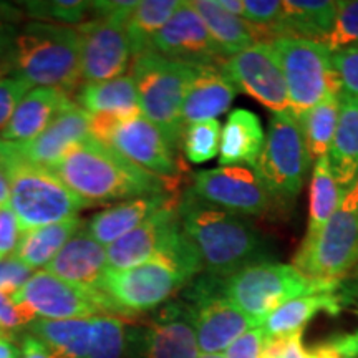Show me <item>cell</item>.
Segmentation results:
<instances>
[{
    "mask_svg": "<svg viewBox=\"0 0 358 358\" xmlns=\"http://www.w3.org/2000/svg\"><path fill=\"white\" fill-rule=\"evenodd\" d=\"M178 213L208 275L227 279L245 267L268 262L266 237L248 217L206 204L189 191L179 201Z\"/></svg>",
    "mask_w": 358,
    "mask_h": 358,
    "instance_id": "1",
    "label": "cell"
},
{
    "mask_svg": "<svg viewBox=\"0 0 358 358\" xmlns=\"http://www.w3.org/2000/svg\"><path fill=\"white\" fill-rule=\"evenodd\" d=\"M50 171L57 174L85 204L174 194L176 179L146 171L108 145L92 138L78 143Z\"/></svg>",
    "mask_w": 358,
    "mask_h": 358,
    "instance_id": "2",
    "label": "cell"
},
{
    "mask_svg": "<svg viewBox=\"0 0 358 358\" xmlns=\"http://www.w3.org/2000/svg\"><path fill=\"white\" fill-rule=\"evenodd\" d=\"M13 77L69 93L82 80V34L70 25L27 22L7 52Z\"/></svg>",
    "mask_w": 358,
    "mask_h": 358,
    "instance_id": "3",
    "label": "cell"
},
{
    "mask_svg": "<svg viewBox=\"0 0 358 358\" xmlns=\"http://www.w3.org/2000/svg\"><path fill=\"white\" fill-rule=\"evenodd\" d=\"M201 271L198 250L186 237L173 252L124 271L108 268L100 289L124 317L163 306Z\"/></svg>",
    "mask_w": 358,
    "mask_h": 358,
    "instance_id": "4",
    "label": "cell"
},
{
    "mask_svg": "<svg viewBox=\"0 0 358 358\" xmlns=\"http://www.w3.org/2000/svg\"><path fill=\"white\" fill-rule=\"evenodd\" d=\"M0 166L10 187V208L19 222L20 234L50 224L77 217L87 204L50 169L37 166L12 143L0 140Z\"/></svg>",
    "mask_w": 358,
    "mask_h": 358,
    "instance_id": "5",
    "label": "cell"
},
{
    "mask_svg": "<svg viewBox=\"0 0 358 358\" xmlns=\"http://www.w3.org/2000/svg\"><path fill=\"white\" fill-rule=\"evenodd\" d=\"M340 280H320L303 275L290 264L261 262L221 279L219 289L231 303L259 325L285 302L308 294L338 290Z\"/></svg>",
    "mask_w": 358,
    "mask_h": 358,
    "instance_id": "6",
    "label": "cell"
},
{
    "mask_svg": "<svg viewBox=\"0 0 358 358\" xmlns=\"http://www.w3.org/2000/svg\"><path fill=\"white\" fill-rule=\"evenodd\" d=\"M194 75V66L169 60L148 50L133 58V73L141 115L150 120L174 150L185 134L182 101Z\"/></svg>",
    "mask_w": 358,
    "mask_h": 358,
    "instance_id": "7",
    "label": "cell"
},
{
    "mask_svg": "<svg viewBox=\"0 0 358 358\" xmlns=\"http://www.w3.org/2000/svg\"><path fill=\"white\" fill-rule=\"evenodd\" d=\"M292 266L310 279L342 280L358 267V181L315 236L306 237Z\"/></svg>",
    "mask_w": 358,
    "mask_h": 358,
    "instance_id": "8",
    "label": "cell"
},
{
    "mask_svg": "<svg viewBox=\"0 0 358 358\" xmlns=\"http://www.w3.org/2000/svg\"><path fill=\"white\" fill-rule=\"evenodd\" d=\"M306 140L292 113H272L262 153L254 166L275 206H290L301 194L310 168Z\"/></svg>",
    "mask_w": 358,
    "mask_h": 358,
    "instance_id": "9",
    "label": "cell"
},
{
    "mask_svg": "<svg viewBox=\"0 0 358 358\" xmlns=\"http://www.w3.org/2000/svg\"><path fill=\"white\" fill-rule=\"evenodd\" d=\"M287 85L290 111L295 118L315 106L329 92H342L332 52L324 43L306 38L271 42Z\"/></svg>",
    "mask_w": 358,
    "mask_h": 358,
    "instance_id": "10",
    "label": "cell"
},
{
    "mask_svg": "<svg viewBox=\"0 0 358 358\" xmlns=\"http://www.w3.org/2000/svg\"><path fill=\"white\" fill-rule=\"evenodd\" d=\"M17 306L32 313L34 319L69 320L96 315L122 317L115 303L101 289H88L38 271L19 292L12 295Z\"/></svg>",
    "mask_w": 358,
    "mask_h": 358,
    "instance_id": "11",
    "label": "cell"
},
{
    "mask_svg": "<svg viewBox=\"0 0 358 358\" xmlns=\"http://www.w3.org/2000/svg\"><path fill=\"white\" fill-rule=\"evenodd\" d=\"M189 192L206 204L244 217L264 216L275 206L254 168L199 169L192 174Z\"/></svg>",
    "mask_w": 358,
    "mask_h": 358,
    "instance_id": "12",
    "label": "cell"
},
{
    "mask_svg": "<svg viewBox=\"0 0 358 358\" xmlns=\"http://www.w3.org/2000/svg\"><path fill=\"white\" fill-rule=\"evenodd\" d=\"M219 282L221 279L211 275L198 282L194 294L191 295L192 302L187 303L192 313L199 352L206 355L226 352L241 335L261 327L224 297Z\"/></svg>",
    "mask_w": 358,
    "mask_h": 358,
    "instance_id": "13",
    "label": "cell"
},
{
    "mask_svg": "<svg viewBox=\"0 0 358 358\" xmlns=\"http://www.w3.org/2000/svg\"><path fill=\"white\" fill-rule=\"evenodd\" d=\"M236 85L237 92L248 93L272 113L290 111L287 85L271 42H257L219 65Z\"/></svg>",
    "mask_w": 358,
    "mask_h": 358,
    "instance_id": "14",
    "label": "cell"
},
{
    "mask_svg": "<svg viewBox=\"0 0 358 358\" xmlns=\"http://www.w3.org/2000/svg\"><path fill=\"white\" fill-rule=\"evenodd\" d=\"M178 204L176 198L171 199L140 226L108 245V268L124 271L151 261L161 254L173 252L186 239L179 221Z\"/></svg>",
    "mask_w": 358,
    "mask_h": 358,
    "instance_id": "15",
    "label": "cell"
},
{
    "mask_svg": "<svg viewBox=\"0 0 358 358\" xmlns=\"http://www.w3.org/2000/svg\"><path fill=\"white\" fill-rule=\"evenodd\" d=\"M150 50L192 66L221 65L226 60L191 2H181L153 38Z\"/></svg>",
    "mask_w": 358,
    "mask_h": 358,
    "instance_id": "16",
    "label": "cell"
},
{
    "mask_svg": "<svg viewBox=\"0 0 358 358\" xmlns=\"http://www.w3.org/2000/svg\"><path fill=\"white\" fill-rule=\"evenodd\" d=\"M82 34V80L108 82L123 77L133 52L122 22L96 19L78 27Z\"/></svg>",
    "mask_w": 358,
    "mask_h": 358,
    "instance_id": "17",
    "label": "cell"
},
{
    "mask_svg": "<svg viewBox=\"0 0 358 358\" xmlns=\"http://www.w3.org/2000/svg\"><path fill=\"white\" fill-rule=\"evenodd\" d=\"M110 146L133 164L164 179H176L181 163L164 134L143 115L122 123Z\"/></svg>",
    "mask_w": 358,
    "mask_h": 358,
    "instance_id": "18",
    "label": "cell"
},
{
    "mask_svg": "<svg viewBox=\"0 0 358 358\" xmlns=\"http://www.w3.org/2000/svg\"><path fill=\"white\" fill-rule=\"evenodd\" d=\"M192 313L187 303H171L148 325L141 358H198Z\"/></svg>",
    "mask_w": 358,
    "mask_h": 358,
    "instance_id": "19",
    "label": "cell"
},
{
    "mask_svg": "<svg viewBox=\"0 0 358 358\" xmlns=\"http://www.w3.org/2000/svg\"><path fill=\"white\" fill-rule=\"evenodd\" d=\"M90 113L85 111L77 101L66 108L50 127L37 138L24 145H13L22 158L37 166L52 169L58 161L78 143L90 138Z\"/></svg>",
    "mask_w": 358,
    "mask_h": 358,
    "instance_id": "20",
    "label": "cell"
},
{
    "mask_svg": "<svg viewBox=\"0 0 358 358\" xmlns=\"http://www.w3.org/2000/svg\"><path fill=\"white\" fill-rule=\"evenodd\" d=\"M43 271L70 284L100 289L103 277L108 271L106 249L96 243L87 229H80Z\"/></svg>",
    "mask_w": 358,
    "mask_h": 358,
    "instance_id": "21",
    "label": "cell"
},
{
    "mask_svg": "<svg viewBox=\"0 0 358 358\" xmlns=\"http://www.w3.org/2000/svg\"><path fill=\"white\" fill-rule=\"evenodd\" d=\"M236 95V85L224 73L221 66H194V75L182 101V123L187 127L206 120H216V116L226 113L231 108Z\"/></svg>",
    "mask_w": 358,
    "mask_h": 358,
    "instance_id": "22",
    "label": "cell"
},
{
    "mask_svg": "<svg viewBox=\"0 0 358 358\" xmlns=\"http://www.w3.org/2000/svg\"><path fill=\"white\" fill-rule=\"evenodd\" d=\"M69 93L53 88H35L19 103L0 140L24 145L42 134L66 108L73 105Z\"/></svg>",
    "mask_w": 358,
    "mask_h": 358,
    "instance_id": "23",
    "label": "cell"
},
{
    "mask_svg": "<svg viewBox=\"0 0 358 358\" xmlns=\"http://www.w3.org/2000/svg\"><path fill=\"white\" fill-rule=\"evenodd\" d=\"M266 133L259 116L245 108L232 110L221 131L219 166L254 168L262 153Z\"/></svg>",
    "mask_w": 358,
    "mask_h": 358,
    "instance_id": "24",
    "label": "cell"
},
{
    "mask_svg": "<svg viewBox=\"0 0 358 358\" xmlns=\"http://www.w3.org/2000/svg\"><path fill=\"white\" fill-rule=\"evenodd\" d=\"M329 164L343 191L358 181V96L340 93V113L337 129L330 145Z\"/></svg>",
    "mask_w": 358,
    "mask_h": 358,
    "instance_id": "25",
    "label": "cell"
},
{
    "mask_svg": "<svg viewBox=\"0 0 358 358\" xmlns=\"http://www.w3.org/2000/svg\"><path fill=\"white\" fill-rule=\"evenodd\" d=\"M171 199H174V194L143 196V198L123 201L113 208L95 214L87 224V232L96 243L108 248L120 237L140 226L143 221H146L151 214H155Z\"/></svg>",
    "mask_w": 358,
    "mask_h": 358,
    "instance_id": "26",
    "label": "cell"
},
{
    "mask_svg": "<svg viewBox=\"0 0 358 358\" xmlns=\"http://www.w3.org/2000/svg\"><path fill=\"white\" fill-rule=\"evenodd\" d=\"M338 2L335 0H287L282 2L280 38L322 42L332 30Z\"/></svg>",
    "mask_w": 358,
    "mask_h": 358,
    "instance_id": "27",
    "label": "cell"
},
{
    "mask_svg": "<svg viewBox=\"0 0 358 358\" xmlns=\"http://www.w3.org/2000/svg\"><path fill=\"white\" fill-rule=\"evenodd\" d=\"M77 105L85 111L134 118L141 115L138 90L131 75H123L108 82L85 83L77 92Z\"/></svg>",
    "mask_w": 358,
    "mask_h": 358,
    "instance_id": "28",
    "label": "cell"
},
{
    "mask_svg": "<svg viewBox=\"0 0 358 358\" xmlns=\"http://www.w3.org/2000/svg\"><path fill=\"white\" fill-rule=\"evenodd\" d=\"M343 310L342 299L337 290L332 292L308 294L294 301L285 302L284 306L275 308L261 325L266 337L275 335H289L306 329L317 313L327 312L330 315H338Z\"/></svg>",
    "mask_w": 358,
    "mask_h": 358,
    "instance_id": "29",
    "label": "cell"
},
{
    "mask_svg": "<svg viewBox=\"0 0 358 358\" xmlns=\"http://www.w3.org/2000/svg\"><path fill=\"white\" fill-rule=\"evenodd\" d=\"M93 319L95 317L69 320L35 319L29 329L50 350L53 358H87L93 337Z\"/></svg>",
    "mask_w": 358,
    "mask_h": 358,
    "instance_id": "30",
    "label": "cell"
},
{
    "mask_svg": "<svg viewBox=\"0 0 358 358\" xmlns=\"http://www.w3.org/2000/svg\"><path fill=\"white\" fill-rule=\"evenodd\" d=\"M191 6L201 15L206 29L224 58H229L257 43L256 35L248 22L224 10L217 6L216 0H194Z\"/></svg>",
    "mask_w": 358,
    "mask_h": 358,
    "instance_id": "31",
    "label": "cell"
},
{
    "mask_svg": "<svg viewBox=\"0 0 358 358\" xmlns=\"http://www.w3.org/2000/svg\"><path fill=\"white\" fill-rule=\"evenodd\" d=\"M82 222L78 217L69 221L50 224V226L38 227V229L27 231L20 234L15 252L12 254L17 261L24 266L34 268L45 267L53 257L60 252L62 248L77 234Z\"/></svg>",
    "mask_w": 358,
    "mask_h": 358,
    "instance_id": "32",
    "label": "cell"
},
{
    "mask_svg": "<svg viewBox=\"0 0 358 358\" xmlns=\"http://www.w3.org/2000/svg\"><path fill=\"white\" fill-rule=\"evenodd\" d=\"M179 6V0H143L136 3L123 24L133 57L150 50L153 38L166 25Z\"/></svg>",
    "mask_w": 358,
    "mask_h": 358,
    "instance_id": "33",
    "label": "cell"
},
{
    "mask_svg": "<svg viewBox=\"0 0 358 358\" xmlns=\"http://www.w3.org/2000/svg\"><path fill=\"white\" fill-rule=\"evenodd\" d=\"M340 93L329 92L315 106H312L310 110L297 118L308 155L315 161L329 155L335 129H337Z\"/></svg>",
    "mask_w": 358,
    "mask_h": 358,
    "instance_id": "34",
    "label": "cell"
},
{
    "mask_svg": "<svg viewBox=\"0 0 358 358\" xmlns=\"http://www.w3.org/2000/svg\"><path fill=\"white\" fill-rule=\"evenodd\" d=\"M345 191L340 187L330 169L329 158H319L313 164L310 181V208H308V226L306 237L315 236L329 222L342 203Z\"/></svg>",
    "mask_w": 358,
    "mask_h": 358,
    "instance_id": "35",
    "label": "cell"
},
{
    "mask_svg": "<svg viewBox=\"0 0 358 358\" xmlns=\"http://www.w3.org/2000/svg\"><path fill=\"white\" fill-rule=\"evenodd\" d=\"M127 348V325L122 317L96 315L87 358H123Z\"/></svg>",
    "mask_w": 358,
    "mask_h": 358,
    "instance_id": "36",
    "label": "cell"
},
{
    "mask_svg": "<svg viewBox=\"0 0 358 358\" xmlns=\"http://www.w3.org/2000/svg\"><path fill=\"white\" fill-rule=\"evenodd\" d=\"M221 124L217 120L187 124L182 134V151L192 164H203L216 158L221 145Z\"/></svg>",
    "mask_w": 358,
    "mask_h": 358,
    "instance_id": "37",
    "label": "cell"
},
{
    "mask_svg": "<svg viewBox=\"0 0 358 358\" xmlns=\"http://www.w3.org/2000/svg\"><path fill=\"white\" fill-rule=\"evenodd\" d=\"M24 6L34 20L58 25L80 24L92 12V2L85 0H40L25 2Z\"/></svg>",
    "mask_w": 358,
    "mask_h": 358,
    "instance_id": "38",
    "label": "cell"
},
{
    "mask_svg": "<svg viewBox=\"0 0 358 358\" xmlns=\"http://www.w3.org/2000/svg\"><path fill=\"white\" fill-rule=\"evenodd\" d=\"M320 43L332 53L358 47V0H340L332 30Z\"/></svg>",
    "mask_w": 358,
    "mask_h": 358,
    "instance_id": "39",
    "label": "cell"
},
{
    "mask_svg": "<svg viewBox=\"0 0 358 358\" xmlns=\"http://www.w3.org/2000/svg\"><path fill=\"white\" fill-rule=\"evenodd\" d=\"M307 355L308 358H358V329L313 343L307 347Z\"/></svg>",
    "mask_w": 358,
    "mask_h": 358,
    "instance_id": "40",
    "label": "cell"
},
{
    "mask_svg": "<svg viewBox=\"0 0 358 358\" xmlns=\"http://www.w3.org/2000/svg\"><path fill=\"white\" fill-rule=\"evenodd\" d=\"M30 92V85L17 77H0V133L7 128L19 103Z\"/></svg>",
    "mask_w": 358,
    "mask_h": 358,
    "instance_id": "41",
    "label": "cell"
},
{
    "mask_svg": "<svg viewBox=\"0 0 358 358\" xmlns=\"http://www.w3.org/2000/svg\"><path fill=\"white\" fill-rule=\"evenodd\" d=\"M332 64L343 92L358 96V47H348L334 52Z\"/></svg>",
    "mask_w": 358,
    "mask_h": 358,
    "instance_id": "42",
    "label": "cell"
},
{
    "mask_svg": "<svg viewBox=\"0 0 358 358\" xmlns=\"http://www.w3.org/2000/svg\"><path fill=\"white\" fill-rule=\"evenodd\" d=\"M32 268L27 267L13 256H8L0 261V292L12 295L24 287L32 277Z\"/></svg>",
    "mask_w": 358,
    "mask_h": 358,
    "instance_id": "43",
    "label": "cell"
},
{
    "mask_svg": "<svg viewBox=\"0 0 358 358\" xmlns=\"http://www.w3.org/2000/svg\"><path fill=\"white\" fill-rule=\"evenodd\" d=\"M264 342H266L264 329L256 327L234 340L222 355L226 358H262Z\"/></svg>",
    "mask_w": 358,
    "mask_h": 358,
    "instance_id": "44",
    "label": "cell"
},
{
    "mask_svg": "<svg viewBox=\"0 0 358 358\" xmlns=\"http://www.w3.org/2000/svg\"><path fill=\"white\" fill-rule=\"evenodd\" d=\"M35 319L24 307L17 306L10 295L0 292V332L10 334L22 327H29Z\"/></svg>",
    "mask_w": 358,
    "mask_h": 358,
    "instance_id": "45",
    "label": "cell"
},
{
    "mask_svg": "<svg viewBox=\"0 0 358 358\" xmlns=\"http://www.w3.org/2000/svg\"><path fill=\"white\" fill-rule=\"evenodd\" d=\"M20 239L19 222L10 204L0 208V261L15 252Z\"/></svg>",
    "mask_w": 358,
    "mask_h": 358,
    "instance_id": "46",
    "label": "cell"
},
{
    "mask_svg": "<svg viewBox=\"0 0 358 358\" xmlns=\"http://www.w3.org/2000/svg\"><path fill=\"white\" fill-rule=\"evenodd\" d=\"M19 19V10L12 7L10 3L0 2V55L8 52L12 38L10 37V24L13 20Z\"/></svg>",
    "mask_w": 358,
    "mask_h": 358,
    "instance_id": "47",
    "label": "cell"
},
{
    "mask_svg": "<svg viewBox=\"0 0 358 358\" xmlns=\"http://www.w3.org/2000/svg\"><path fill=\"white\" fill-rule=\"evenodd\" d=\"M355 271L357 272L352 277L340 280V287L337 292L340 295V299H342L343 308L355 307L358 312V267Z\"/></svg>",
    "mask_w": 358,
    "mask_h": 358,
    "instance_id": "48",
    "label": "cell"
},
{
    "mask_svg": "<svg viewBox=\"0 0 358 358\" xmlns=\"http://www.w3.org/2000/svg\"><path fill=\"white\" fill-rule=\"evenodd\" d=\"M22 358H53L50 350L43 345L40 340L32 334H27L22 337L20 345Z\"/></svg>",
    "mask_w": 358,
    "mask_h": 358,
    "instance_id": "49",
    "label": "cell"
},
{
    "mask_svg": "<svg viewBox=\"0 0 358 358\" xmlns=\"http://www.w3.org/2000/svg\"><path fill=\"white\" fill-rule=\"evenodd\" d=\"M20 350L13 345L7 334L0 332V358H19Z\"/></svg>",
    "mask_w": 358,
    "mask_h": 358,
    "instance_id": "50",
    "label": "cell"
},
{
    "mask_svg": "<svg viewBox=\"0 0 358 358\" xmlns=\"http://www.w3.org/2000/svg\"><path fill=\"white\" fill-rule=\"evenodd\" d=\"M217 6L222 7L224 10L232 13V15H237L243 19L244 13V0H216Z\"/></svg>",
    "mask_w": 358,
    "mask_h": 358,
    "instance_id": "51",
    "label": "cell"
},
{
    "mask_svg": "<svg viewBox=\"0 0 358 358\" xmlns=\"http://www.w3.org/2000/svg\"><path fill=\"white\" fill-rule=\"evenodd\" d=\"M8 204H10V187H8L6 173H3L2 166H0V208Z\"/></svg>",
    "mask_w": 358,
    "mask_h": 358,
    "instance_id": "52",
    "label": "cell"
},
{
    "mask_svg": "<svg viewBox=\"0 0 358 358\" xmlns=\"http://www.w3.org/2000/svg\"><path fill=\"white\" fill-rule=\"evenodd\" d=\"M198 358H226L222 353H214V355H206V353H199Z\"/></svg>",
    "mask_w": 358,
    "mask_h": 358,
    "instance_id": "53",
    "label": "cell"
}]
</instances>
